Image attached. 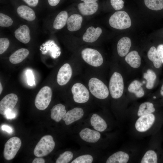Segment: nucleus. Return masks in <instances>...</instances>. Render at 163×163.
I'll use <instances>...</instances> for the list:
<instances>
[{"mask_svg": "<svg viewBox=\"0 0 163 163\" xmlns=\"http://www.w3.org/2000/svg\"><path fill=\"white\" fill-rule=\"evenodd\" d=\"M55 146V142L52 136L50 135L44 136L35 147L34 154L37 157L46 156L52 152Z\"/></svg>", "mask_w": 163, "mask_h": 163, "instance_id": "1", "label": "nucleus"}, {"mask_svg": "<svg viewBox=\"0 0 163 163\" xmlns=\"http://www.w3.org/2000/svg\"><path fill=\"white\" fill-rule=\"evenodd\" d=\"M109 23L112 27L119 30L129 28L131 25L130 18L127 13L124 11L115 12L110 17Z\"/></svg>", "mask_w": 163, "mask_h": 163, "instance_id": "2", "label": "nucleus"}, {"mask_svg": "<svg viewBox=\"0 0 163 163\" xmlns=\"http://www.w3.org/2000/svg\"><path fill=\"white\" fill-rule=\"evenodd\" d=\"M109 89L112 98L117 99L122 95L124 89V83L121 75L117 72H114L110 78Z\"/></svg>", "mask_w": 163, "mask_h": 163, "instance_id": "3", "label": "nucleus"}, {"mask_svg": "<svg viewBox=\"0 0 163 163\" xmlns=\"http://www.w3.org/2000/svg\"><path fill=\"white\" fill-rule=\"evenodd\" d=\"M90 92L94 97L99 99H104L108 96V89L101 80L96 78H91L88 82Z\"/></svg>", "mask_w": 163, "mask_h": 163, "instance_id": "4", "label": "nucleus"}, {"mask_svg": "<svg viewBox=\"0 0 163 163\" xmlns=\"http://www.w3.org/2000/svg\"><path fill=\"white\" fill-rule=\"evenodd\" d=\"M52 95V91L50 87L45 86L42 88L35 98V104L37 108L40 110L46 109L50 102Z\"/></svg>", "mask_w": 163, "mask_h": 163, "instance_id": "5", "label": "nucleus"}, {"mask_svg": "<svg viewBox=\"0 0 163 163\" xmlns=\"http://www.w3.org/2000/svg\"><path fill=\"white\" fill-rule=\"evenodd\" d=\"M81 55L86 62L93 66H99L103 63V58L101 55L95 49L85 48L82 51Z\"/></svg>", "mask_w": 163, "mask_h": 163, "instance_id": "6", "label": "nucleus"}, {"mask_svg": "<svg viewBox=\"0 0 163 163\" xmlns=\"http://www.w3.org/2000/svg\"><path fill=\"white\" fill-rule=\"evenodd\" d=\"M21 144L20 139L13 137L8 139L5 145L3 152L4 158L7 160L13 159L19 149Z\"/></svg>", "mask_w": 163, "mask_h": 163, "instance_id": "7", "label": "nucleus"}, {"mask_svg": "<svg viewBox=\"0 0 163 163\" xmlns=\"http://www.w3.org/2000/svg\"><path fill=\"white\" fill-rule=\"evenodd\" d=\"M71 91L74 101L77 103L87 102L89 98V93L88 89L82 84L77 83L72 86Z\"/></svg>", "mask_w": 163, "mask_h": 163, "instance_id": "8", "label": "nucleus"}, {"mask_svg": "<svg viewBox=\"0 0 163 163\" xmlns=\"http://www.w3.org/2000/svg\"><path fill=\"white\" fill-rule=\"evenodd\" d=\"M18 101L17 95L14 93L8 94L5 96L0 102V113L5 115L12 110Z\"/></svg>", "mask_w": 163, "mask_h": 163, "instance_id": "9", "label": "nucleus"}, {"mask_svg": "<svg viewBox=\"0 0 163 163\" xmlns=\"http://www.w3.org/2000/svg\"><path fill=\"white\" fill-rule=\"evenodd\" d=\"M155 120V115L151 113L140 117L136 122V128L139 132H145L151 127Z\"/></svg>", "mask_w": 163, "mask_h": 163, "instance_id": "10", "label": "nucleus"}, {"mask_svg": "<svg viewBox=\"0 0 163 163\" xmlns=\"http://www.w3.org/2000/svg\"><path fill=\"white\" fill-rule=\"evenodd\" d=\"M72 74L71 67L68 63L64 64L58 72L57 81L58 84L63 85L66 84L70 80Z\"/></svg>", "mask_w": 163, "mask_h": 163, "instance_id": "11", "label": "nucleus"}, {"mask_svg": "<svg viewBox=\"0 0 163 163\" xmlns=\"http://www.w3.org/2000/svg\"><path fill=\"white\" fill-rule=\"evenodd\" d=\"M84 115L83 110L80 108L76 107L67 112L62 120L66 125H69L81 118Z\"/></svg>", "mask_w": 163, "mask_h": 163, "instance_id": "12", "label": "nucleus"}, {"mask_svg": "<svg viewBox=\"0 0 163 163\" xmlns=\"http://www.w3.org/2000/svg\"><path fill=\"white\" fill-rule=\"evenodd\" d=\"M30 30L26 25L20 26L14 31L15 37L20 42L26 44L29 43L30 39Z\"/></svg>", "mask_w": 163, "mask_h": 163, "instance_id": "13", "label": "nucleus"}, {"mask_svg": "<svg viewBox=\"0 0 163 163\" xmlns=\"http://www.w3.org/2000/svg\"><path fill=\"white\" fill-rule=\"evenodd\" d=\"M79 135L81 139L84 141L91 143L97 142L101 137L100 133L97 131L85 128L82 129Z\"/></svg>", "mask_w": 163, "mask_h": 163, "instance_id": "14", "label": "nucleus"}, {"mask_svg": "<svg viewBox=\"0 0 163 163\" xmlns=\"http://www.w3.org/2000/svg\"><path fill=\"white\" fill-rule=\"evenodd\" d=\"M17 11L20 17L27 21H33L36 18L35 12L28 6L20 5L17 7Z\"/></svg>", "mask_w": 163, "mask_h": 163, "instance_id": "15", "label": "nucleus"}, {"mask_svg": "<svg viewBox=\"0 0 163 163\" xmlns=\"http://www.w3.org/2000/svg\"><path fill=\"white\" fill-rule=\"evenodd\" d=\"M102 32L101 29L99 27L95 28L92 26L87 29L83 34L82 39L84 41L87 43H92L96 40Z\"/></svg>", "mask_w": 163, "mask_h": 163, "instance_id": "16", "label": "nucleus"}, {"mask_svg": "<svg viewBox=\"0 0 163 163\" xmlns=\"http://www.w3.org/2000/svg\"><path fill=\"white\" fill-rule=\"evenodd\" d=\"M83 18L80 14H74L71 15L67 21V28L70 31L79 30L81 27Z\"/></svg>", "mask_w": 163, "mask_h": 163, "instance_id": "17", "label": "nucleus"}, {"mask_svg": "<svg viewBox=\"0 0 163 163\" xmlns=\"http://www.w3.org/2000/svg\"><path fill=\"white\" fill-rule=\"evenodd\" d=\"M78 8L81 13L84 15H92L97 11L98 5L97 2L81 3L78 5Z\"/></svg>", "mask_w": 163, "mask_h": 163, "instance_id": "18", "label": "nucleus"}, {"mask_svg": "<svg viewBox=\"0 0 163 163\" xmlns=\"http://www.w3.org/2000/svg\"><path fill=\"white\" fill-rule=\"evenodd\" d=\"M131 45L130 39L124 37L120 39L117 44V50L118 55L121 57L126 55L128 53Z\"/></svg>", "mask_w": 163, "mask_h": 163, "instance_id": "19", "label": "nucleus"}, {"mask_svg": "<svg viewBox=\"0 0 163 163\" xmlns=\"http://www.w3.org/2000/svg\"><path fill=\"white\" fill-rule=\"evenodd\" d=\"M29 51L25 48L18 50L9 57L10 62L13 64H17L22 62L29 55Z\"/></svg>", "mask_w": 163, "mask_h": 163, "instance_id": "20", "label": "nucleus"}, {"mask_svg": "<svg viewBox=\"0 0 163 163\" xmlns=\"http://www.w3.org/2000/svg\"><path fill=\"white\" fill-rule=\"evenodd\" d=\"M50 111L51 118L56 122L60 121L66 113L65 106L61 104L54 106Z\"/></svg>", "mask_w": 163, "mask_h": 163, "instance_id": "21", "label": "nucleus"}, {"mask_svg": "<svg viewBox=\"0 0 163 163\" xmlns=\"http://www.w3.org/2000/svg\"><path fill=\"white\" fill-rule=\"evenodd\" d=\"M90 122L91 126L94 129L98 131H104L107 126L104 120L97 114H94L92 115Z\"/></svg>", "mask_w": 163, "mask_h": 163, "instance_id": "22", "label": "nucleus"}, {"mask_svg": "<svg viewBox=\"0 0 163 163\" xmlns=\"http://www.w3.org/2000/svg\"><path fill=\"white\" fill-rule=\"evenodd\" d=\"M129 156L126 153L122 151L117 152L110 156L107 159V163H126L129 160Z\"/></svg>", "mask_w": 163, "mask_h": 163, "instance_id": "23", "label": "nucleus"}, {"mask_svg": "<svg viewBox=\"0 0 163 163\" xmlns=\"http://www.w3.org/2000/svg\"><path fill=\"white\" fill-rule=\"evenodd\" d=\"M125 60L126 62L133 68H138L141 65V58L136 51H133L126 56Z\"/></svg>", "mask_w": 163, "mask_h": 163, "instance_id": "24", "label": "nucleus"}, {"mask_svg": "<svg viewBox=\"0 0 163 163\" xmlns=\"http://www.w3.org/2000/svg\"><path fill=\"white\" fill-rule=\"evenodd\" d=\"M68 15L67 11H62L56 17L53 23V28L59 30L63 28L67 23Z\"/></svg>", "mask_w": 163, "mask_h": 163, "instance_id": "25", "label": "nucleus"}, {"mask_svg": "<svg viewBox=\"0 0 163 163\" xmlns=\"http://www.w3.org/2000/svg\"><path fill=\"white\" fill-rule=\"evenodd\" d=\"M142 85V83L137 80H135L129 85L128 90L130 92L134 93L137 97H142L144 94V91L141 87Z\"/></svg>", "mask_w": 163, "mask_h": 163, "instance_id": "26", "label": "nucleus"}, {"mask_svg": "<svg viewBox=\"0 0 163 163\" xmlns=\"http://www.w3.org/2000/svg\"><path fill=\"white\" fill-rule=\"evenodd\" d=\"M147 56L149 59L152 62L156 68H159L161 66L162 62L156 48L151 47L149 50Z\"/></svg>", "mask_w": 163, "mask_h": 163, "instance_id": "27", "label": "nucleus"}, {"mask_svg": "<svg viewBox=\"0 0 163 163\" xmlns=\"http://www.w3.org/2000/svg\"><path fill=\"white\" fill-rule=\"evenodd\" d=\"M153 104L149 102H144L140 105L137 113L138 116L147 115L155 111Z\"/></svg>", "mask_w": 163, "mask_h": 163, "instance_id": "28", "label": "nucleus"}, {"mask_svg": "<svg viewBox=\"0 0 163 163\" xmlns=\"http://www.w3.org/2000/svg\"><path fill=\"white\" fill-rule=\"evenodd\" d=\"M143 77L147 81L146 88L149 89H152L154 87L156 78V75L155 72L153 70L149 69L146 73H144Z\"/></svg>", "mask_w": 163, "mask_h": 163, "instance_id": "29", "label": "nucleus"}, {"mask_svg": "<svg viewBox=\"0 0 163 163\" xmlns=\"http://www.w3.org/2000/svg\"><path fill=\"white\" fill-rule=\"evenodd\" d=\"M146 6L149 9L158 11L163 8V0H144Z\"/></svg>", "mask_w": 163, "mask_h": 163, "instance_id": "30", "label": "nucleus"}, {"mask_svg": "<svg viewBox=\"0 0 163 163\" xmlns=\"http://www.w3.org/2000/svg\"><path fill=\"white\" fill-rule=\"evenodd\" d=\"M141 163H157V156L156 153L152 150L147 151L144 155Z\"/></svg>", "mask_w": 163, "mask_h": 163, "instance_id": "31", "label": "nucleus"}, {"mask_svg": "<svg viewBox=\"0 0 163 163\" xmlns=\"http://www.w3.org/2000/svg\"><path fill=\"white\" fill-rule=\"evenodd\" d=\"M73 154L70 151H66L61 154L57 159L56 163H67L72 158Z\"/></svg>", "mask_w": 163, "mask_h": 163, "instance_id": "32", "label": "nucleus"}, {"mask_svg": "<svg viewBox=\"0 0 163 163\" xmlns=\"http://www.w3.org/2000/svg\"><path fill=\"white\" fill-rule=\"evenodd\" d=\"M13 23L12 18L2 13H0V26L8 27L11 26Z\"/></svg>", "mask_w": 163, "mask_h": 163, "instance_id": "33", "label": "nucleus"}, {"mask_svg": "<svg viewBox=\"0 0 163 163\" xmlns=\"http://www.w3.org/2000/svg\"><path fill=\"white\" fill-rule=\"evenodd\" d=\"M93 160V157L91 155H85L77 157L71 163H91Z\"/></svg>", "mask_w": 163, "mask_h": 163, "instance_id": "34", "label": "nucleus"}, {"mask_svg": "<svg viewBox=\"0 0 163 163\" xmlns=\"http://www.w3.org/2000/svg\"><path fill=\"white\" fill-rule=\"evenodd\" d=\"M10 44L9 40L6 37L0 39V54L4 53L8 48Z\"/></svg>", "mask_w": 163, "mask_h": 163, "instance_id": "35", "label": "nucleus"}, {"mask_svg": "<svg viewBox=\"0 0 163 163\" xmlns=\"http://www.w3.org/2000/svg\"><path fill=\"white\" fill-rule=\"evenodd\" d=\"M110 2L112 7L115 10H120L123 7L124 2L123 0H110Z\"/></svg>", "mask_w": 163, "mask_h": 163, "instance_id": "36", "label": "nucleus"}, {"mask_svg": "<svg viewBox=\"0 0 163 163\" xmlns=\"http://www.w3.org/2000/svg\"><path fill=\"white\" fill-rule=\"evenodd\" d=\"M26 75L27 79V83L31 86L35 85L34 76L32 71L30 70L27 71L26 72Z\"/></svg>", "mask_w": 163, "mask_h": 163, "instance_id": "37", "label": "nucleus"}, {"mask_svg": "<svg viewBox=\"0 0 163 163\" xmlns=\"http://www.w3.org/2000/svg\"><path fill=\"white\" fill-rule=\"evenodd\" d=\"M28 6L30 7H35L37 6L39 2V0H22Z\"/></svg>", "mask_w": 163, "mask_h": 163, "instance_id": "38", "label": "nucleus"}, {"mask_svg": "<svg viewBox=\"0 0 163 163\" xmlns=\"http://www.w3.org/2000/svg\"><path fill=\"white\" fill-rule=\"evenodd\" d=\"M157 50L162 62L163 63V44L159 45Z\"/></svg>", "mask_w": 163, "mask_h": 163, "instance_id": "39", "label": "nucleus"}, {"mask_svg": "<svg viewBox=\"0 0 163 163\" xmlns=\"http://www.w3.org/2000/svg\"><path fill=\"white\" fill-rule=\"evenodd\" d=\"M1 129L3 131H5L8 133H11L13 132V129L11 127L7 125H3L1 126Z\"/></svg>", "mask_w": 163, "mask_h": 163, "instance_id": "40", "label": "nucleus"}, {"mask_svg": "<svg viewBox=\"0 0 163 163\" xmlns=\"http://www.w3.org/2000/svg\"><path fill=\"white\" fill-rule=\"evenodd\" d=\"M5 115L7 119H13L15 118L16 116V113L12 110L7 113Z\"/></svg>", "mask_w": 163, "mask_h": 163, "instance_id": "41", "label": "nucleus"}, {"mask_svg": "<svg viewBox=\"0 0 163 163\" xmlns=\"http://www.w3.org/2000/svg\"><path fill=\"white\" fill-rule=\"evenodd\" d=\"M50 6H55L57 5L59 2L60 0H47Z\"/></svg>", "mask_w": 163, "mask_h": 163, "instance_id": "42", "label": "nucleus"}, {"mask_svg": "<svg viewBox=\"0 0 163 163\" xmlns=\"http://www.w3.org/2000/svg\"><path fill=\"white\" fill-rule=\"evenodd\" d=\"M45 161L42 158H35L32 162L33 163H44Z\"/></svg>", "mask_w": 163, "mask_h": 163, "instance_id": "43", "label": "nucleus"}, {"mask_svg": "<svg viewBox=\"0 0 163 163\" xmlns=\"http://www.w3.org/2000/svg\"><path fill=\"white\" fill-rule=\"evenodd\" d=\"M84 2L87 3H92L96 2L98 0H81Z\"/></svg>", "mask_w": 163, "mask_h": 163, "instance_id": "44", "label": "nucleus"}, {"mask_svg": "<svg viewBox=\"0 0 163 163\" xmlns=\"http://www.w3.org/2000/svg\"><path fill=\"white\" fill-rule=\"evenodd\" d=\"M160 93L161 95L163 96V84L161 88Z\"/></svg>", "mask_w": 163, "mask_h": 163, "instance_id": "45", "label": "nucleus"}, {"mask_svg": "<svg viewBox=\"0 0 163 163\" xmlns=\"http://www.w3.org/2000/svg\"><path fill=\"white\" fill-rule=\"evenodd\" d=\"M3 90V88L2 85V84L0 82V94H1Z\"/></svg>", "mask_w": 163, "mask_h": 163, "instance_id": "46", "label": "nucleus"}, {"mask_svg": "<svg viewBox=\"0 0 163 163\" xmlns=\"http://www.w3.org/2000/svg\"><path fill=\"white\" fill-rule=\"evenodd\" d=\"M142 83H145V82L144 81H143L142 82Z\"/></svg>", "mask_w": 163, "mask_h": 163, "instance_id": "47", "label": "nucleus"}, {"mask_svg": "<svg viewBox=\"0 0 163 163\" xmlns=\"http://www.w3.org/2000/svg\"><path fill=\"white\" fill-rule=\"evenodd\" d=\"M153 98L155 99L156 98V97L155 96H154L153 97Z\"/></svg>", "mask_w": 163, "mask_h": 163, "instance_id": "48", "label": "nucleus"}]
</instances>
